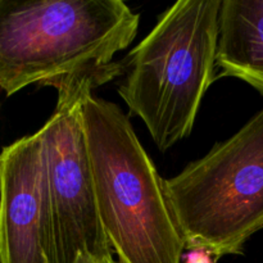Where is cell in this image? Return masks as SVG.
I'll use <instances>...</instances> for the list:
<instances>
[{
	"label": "cell",
	"instance_id": "obj_9",
	"mask_svg": "<svg viewBox=\"0 0 263 263\" xmlns=\"http://www.w3.org/2000/svg\"><path fill=\"white\" fill-rule=\"evenodd\" d=\"M74 263H120L113 259L112 256L108 257H80Z\"/></svg>",
	"mask_w": 263,
	"mask_h": 263
},
{
	"label": "cell",
	"instance_id": "obj_6",
	"mask_svg": "<svg viewBox=\"0 0 263 263\" xmlns=\"http://www.w3.org/2000/svg\"><path fill=\"white\" fill-rule=\"evenodd\" d=\"M0 263H58L40 131L0 153Z\"/></svg>",
	"mask_w": 263,
	"mask_h": 263
},
{
	"label": "cell",
	"instance_id": "obj_7",
	"mask_svg": "<svg viewBox=\"0 0 263 263\" xmlns=\"http://www.w3.org/2000/svg\"><path fill=\"white\" fill-rule=\"evenodd\" d=\"M216 67L263 95V0H222Z\"/></svg>",
	"mask_w": 263,
	"mask_h": 263
},
{
	"label": "cell",
	"instance_id": "obj_3",
	"mask_svg": "<svg viewBox=\"0 0 263 263\" xmlns=\"http://www.w3.org/2000/svg\"><path fill=\"white\" fill-rule=\"evenodd\" d=\"M139 21L122 0H0V89L10 97L105 68L136 37Z\"/></svg>",
	"mask_w": 263,
	"mask_h": 263
},
{
	"label": "cell",
	"instance_id": "obj_8",
	"mask_svg": "<svg viewBox=\"0 0 263 263\" xmlns=\"http://www.w3.org/2000/svg\"><path fill=\"white\" fill-rule=\"evenodd\" d=\"M181 263H216V259L210 252L204 249H193L187 253H184Z\"/></svg>",
	"mask_w": 263,
	"mask_h": 263
},
{
	"label": "cell",
	"instance_id": "obj_2",
	"mask_svg": "<svg viewBox=\"0 0 263 263\" xmlns=\"http://www.w3.org/2000/svg\"><path fill=\"white\" fill-rule=\"evenodd\" d=\"M222 0H180L123 61L120 97L161 152L192 134L204 94L217 80Z\"/></svg>",
	"mask_w": 263,
	"mask_h": 263
},
{
	"label": "cell",
	"instance_id": "obj_4",
	"mask_svg": "<svg viewBox=\"0 0 263 263\" xmlns=\"http://www.w3.org/2000/svg\"><path fill=\"white\" fill-rule=\"evenodd\" d=\"M186 251L243 254L263 229V108L235 135L163 180Z\"/></svg>",
	"mask_w": 263,
	"mask_h": 263
},
{
	"label": "cell",
	"instance_id": "obj_1",
	"mask_svg": "<svg viewBox=\"0 0 263 263\" xmlns=\"http://www.w3.org/2000/svg\"><path fill=\"white\" fill-rule=\"evenodd\" d=\"M82 118L100 223L120 263H181L185 243L156 166L117 104L86 92Z\"/></svg>",
	"mask_w": 263,
	"mask_h": 263
},
{
	"label": "cell",
	"instance_id": "obj_5",
	"mask_svg": "<svg viewBox=\"0 0 263 263\" xmlns=\"http://www.w3.org/2000/svg\"><path fill=\"white\" fill-rule=\"evenodd\" d=\"M122 73V63H112L97 71L62 77L53 85L58 90L55 110L39 131L45 156L58 263L113 254L98 212L82 100L87 91Z\"/></svg>",
	"mask_w": 263,
	"mask_h": 263
}]
</instances>
